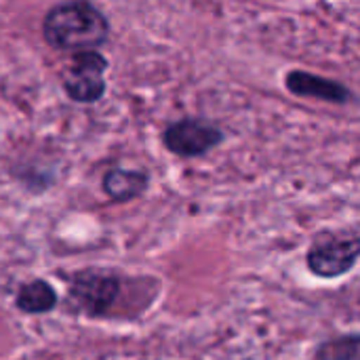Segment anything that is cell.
Instances as JSON below:
<instances>
[{
  "instance_id": "1",
  "label": "cell",
  "mask_w": 360,
  "mask_h": 360,
  "mask_svg": "<svg viewBox=\"0 0 360 360\" xmlns=\"http://www.w3.org/2000/svg\"><path fill=\"white\" fill-rule=\"evenodd\" d=\"M42 34L51 46L76 55L101 46L110 38V21L91 2H63L44 15Z\"/></svg>"
},
{
  "instance_id": "2",
  "label": "cell",
  "mask_w": 360,
  "mask_h": 360,
  "mask_svg": "<svg viewBox=\"0 0 360 360\" xmlns=\"http://www.w3.org/2000/svg\"><path fill=\"white\" fill-rule=\"evenodd\" d=\"M360 259V234L323 232L306 251V268L312 276L335 281L354 270Z\"/></svg>"
},
{
  "instance_id": "3",
  "label": "cell",
  "mask_w": 360,
  "mask_h": 360,
  "mask_svg": "<svg viewBox=\"0 0 360 360\" xmlns=\"http://www.w3.org/2000/svg\"><path fill=\"white\" fill-rule=\"evenodd\" d=\"M226 133L205 118H181L171 122L162 133L165 148L179 158H200L219 148Z\"/></svg>"
},
{
  "instance_id": "4",
  "label": "cell",
  "mask_w": 360,
  "mask_h": 360,
  "mask_svg": "<svg viewBox=\"0 0 360 360\" xmlns=\"http://www.w3.org/2000/svg\"><path fill=\"white\" fill-rule=\"evenodd\" d=\"M108 59L99 51L76 53L63 74L65 93L78 103H95L105 93Z\"/></svg>"
},
{
  "instance_id": "5",
  "label": "cell",
  "mask_w": 360,
  "mask_h": 360,
  "mask_svg": "<svg viewBox=\"0 0 360 360\" xmlns=\"http://www.w3.org/2000/svg\"><path fill=\"white\" fill-rule=\"evenodd\" d=\"M70 291L82 312L89 316H105L120 295V281L112 272L84 270L72 278Z\"/></svg>"
},
{
  "instance_id": "6",
  "label": "cell",
  "mask_w": 360,
  "mask_h": 360,
  "mask_svg": "<svg viewBox=\"0 0 360 360\" xmlns=\"http://www.w3.org/2000/svg\"><path fill=\"white\" fill-rule=\"evenodd\" d=\"M285 89L295 97L321 99L327 103L344 105L354 101V93L340 80L319 76L306 70H289L285 74Z\"/></svg>"
},
{
  "instance_id": "7",
  "label": "cell",
  "mask_w": 360,
  "mask_h": 360,
  "mask_svg": "<svg viewBox=\"0 0 360 360\" xmlns=\"http://www.w3.org/2000/svg\"><path fill=\"white\" fill-rule=\"evenodd\" d=\"M101 186L108 198H112L114 202H129L133 198H139L148 190L150 177L143 171H127L116 167L103 175Z\"/></svg>"
},
{
  "instance_id": "8",
  "label": "cell",
  "mask_w": 360,
  "mask_h": 360,
  "mask_svg": "<svg viewBox=\"0 0 360 360\" xmlns=\"http://www.w3.org/2000/svg\"><path fill=\"white\" fill-rule=\"evenodd\" d=\"M15 306L25 314H46L57 306V291L46 281H30L17 291Z\"/></svg>"
},
{
  "instance_id": "9",
  "label": "cell",
  "mask_w": 360,
  "mask_h": 360,
  "mask_svg": "<svg viewBox=\"0 0 360 360\" xmlns=\"http://www.w3.org/2000/svg\"><path fill=\"white\" fill-rule=\"evenodd\" d=\"M314 360H360V333H346L333 340L321 342L314 352Z\"/></svg>"
}]
</instances>
